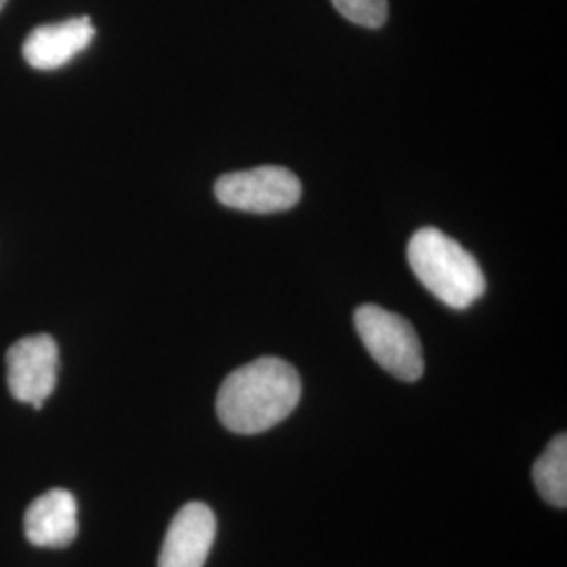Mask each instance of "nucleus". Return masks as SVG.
Here are the masks:
<instances>
[{"instance_id":"nucleus-5","label":"nucleus","mask_w":567,"mask_h":567,"mask_svg":"<svg viewBox=\"0 0 567 567\" xmlns=\"http://www.w3.org/2000/svg\"><path fill=\"white\" fill-rule=\"evenodd\" d=\"M60 349L53 337L34 334L7 351V385L11 395L41 410L58 385Z\"/></svg>"},{"instance_id":"nucleus-8","label":"nucleus","mask_w":567,"mask_h":567,"mask_svg":"<svg viewBox=\"0 0 567 567\" xmlns=\"http://www.w3.org/2000/svg\"><path fill=\"white\" fill-rule=\"evenodd\" d=\"M25 536L34 547L63 548L79 534V505L72 492L49 489L25 511Z\"/></svg>"},{"instance_id":"nucleus-10","label":"nucleus","mask_w":567,"mask_h":567,"mask_svg":"<svg viewBox=\"0 0 567 567\" xmlns=\"http://www.w3.org/2000/svg\"><path fill=\"white\" fill-rule=\"evenodd\" d=\"M344 20L362 28H381L389 16L386 0H330Z\"/></svg>"},{"instance_id":"nucleus-4","label":"nucleus","mask_w":567,"mask_h":567,"mask_svg":"<svg viewBox=\"0 0 567 567\" xmlns=\"http://www.w3.org/2000/svg\"><path fill=\"white\" fill-rule=\"evenodd\" d=\"M299 177L284 166H257L227 173L215 183L217 200L243 213H282L301 200Z\"/></svg>"},{"instance_id":"nucleus-1","label":"nucleus","mask_w":567,"mask_h":567,"mask_svg":"<svg viewBox=\"0 0 567 567\" xmlns=\"http://www.w3.org/2000/svg\"><path fill=\"white\" fill-rule=\"evenodd\" d=\"M301 391L295 365L280 358H259L225 379L217 395V416L231 433L257 435L288 419Z\"/></svg>"},{"instance_id":"nucleus-3","label":"nucleus","mask_w":567,"mask_h":567,"mask_svg":"<svg viewBox=\"0 0 567 567\" xmlns=\"http://www.w3.org/2000/svg\"><path fill=\"white\" fill-rule=\"evenodd\" d=\"M353 320L368 353L383 370L405 383L423 377V347L405 318L379 305H362L355 309Z\"/></svg>"},{"instance_id":"nucleus-7","label":"nucleus","mask_w":567,"mask_h":567,"mask_svg":"<svg viewBox=\"0 0 567 567\" xmlns=\"http://www.w3.org/2000/svg\"><path fill=\"white\" fill-rule=\"evenodd\" d=\"M95 39L91 18H72L47 23L30 32L23 42V58L37 70H58L74 60Z\"/></svg>"},{"instance_id":"nucleus-6","label":"nucleus","mask_w":567,"mask_h":567,"mask_svg":"<svg viewBox=\"0 0 567 567\" xmlns=\"http://www.w3.org/2000/svg\"><path fill=\"white\" fill-rule=\"evenodd\" d=\"M217 534V519L204 503H187L166 529L158 567H204Z\"/></svg>"},{"instance_id":"nucleus-11","label":"nucleus","mask_w":567,"mask_h":567,"mask_svg":"<svg viewBox=\"0 0 567 567\" xmlns=\"http://www.w3.org/2000/svg\"><path fill=\"white\" fill-rule=\"evenodd\" d=\"M4 2H7V0H0V9H2V7H4Z\"/></svg>"},{"instance_id":"nucleus-9","label":"nucleus","mask_w":567,"mask_h":567,"mask_svg":"<svg viewBox=\"0 0 567 567\" xmlns=\"http://www.w3.org/2000/svg\"><path fill=\"white\" fill-rule=\"evenodd\" d=\"M538 494L553 507H567V437L557 435L534 465Z\"/></svg>"},{"instance_id":"nucleus-2","label":"nucleus","mask_w":567,"mask_h":567,"mask_svg":"<svg viewBox=\"0 0 567 567\" xmlns=\"http://www.w3.org/2000/svg\"><path fill=\"white\" fill-rule=\"evenodd\" d=\"M408 264L419 282L452 309H466L486 292V276L475 257L435 227H423L410 238Z\"/></svg>"}]
</instances>
